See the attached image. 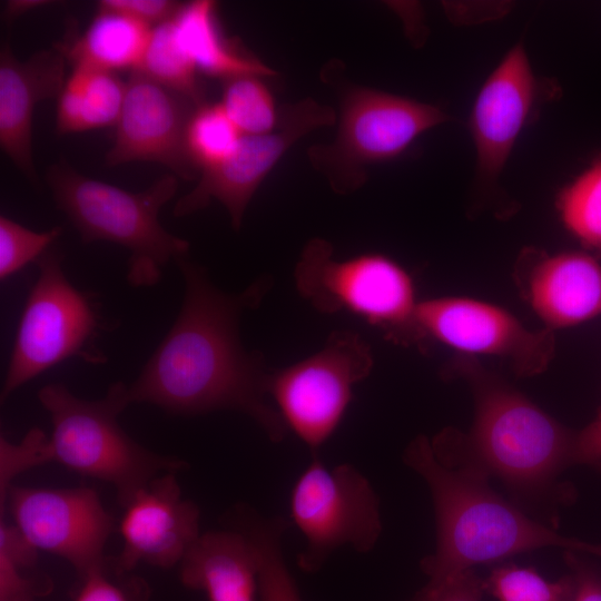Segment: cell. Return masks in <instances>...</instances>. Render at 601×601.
<instances>
[{
    "label": "cell",
    "instance_id": "6da1fadb",
    "mask_svg": "<svg viewBox=\"0 0 601 601\" xmlns=\"http://www.w3.org/2000/svg\"><path fill=\"white\" fill-rule=\"evenodd\" d=\"M184 279L178 316L128 386L130 404L148 403L176 415L235 410L250 416L272 442L287 427L269 402L264 356L248 352L239 335L242 313L259 305L270 282L238 294L220 290L188 256L175 262Z\"/></svg>",
    "mask_w": 601,
    "mask_h": 601
},
{
    "label": "cell",
    "instance_id": "7a4b0ae2",
    "mask_svg": "<svg viewBox=\"0 0 601 601\" xmlns=\"http://www.w3.org/2000/svg\"><path fill=\"white\" fill-rule=\"evenodd\" d=\"M404 461L425 480L434 503L436 549L421 562L430 583L544 546L601 556V545L566 538L528 518L487 485L483 471L440 460L425 436L408 444Z\"/></svg>",
    "mask_w": 601,
    "mask_h": 601
},
{
    "label": "cell",
    "instance_id": "3957f363",
    "mask_svg": "<svg viewBox=\"0 0 601 601\" xmlns=\"http://www.w3.org/2000/svg\"><path fill=\"white\" fill-rule=\"evenodd\" d=\"M47 181L57 207L66 214L82 243L110 242L130 253L127 280L147 287L160 280L169 262L188 256L189 243L166 230L159 213L176 194L174 174L132 193L89 178L63 159L51 165Z\"/></svg>",
    "mask_w": 601,
    "mask_h": 601
},
{
    "label": "cell",
    "instance_id": "277c9868",
    "mask_svg": "<svg viewBox=\"0 0 601 601\" xmlns=\"http://www.w3.org/2000/svg\"><path fill=\"white\" fill-rule=\"evenodd\" d=\"M38 398L52 424L47 462L109 483L121 506L151 479L188 466L184 460L146 449L124 431L118 416L130 403L122 382L93 401L78 397L60 383L45 385Z\"/></svg>",
    "mask_w": 601,
    "mask_h": 601
},
{
    "label": "cell",
    "instance_id": "5b68a950",
    "mask_svg": "<svg viewBox=\"0 0 601 601\" xmlns=\"http://www.w3.org/2000/svg\"><path fill=\"white\" fill-rule=\"evenodd\" d=\"M475 398L470 447L472 464L504 481L534 487L571 462L573 435L508 384L467 367Z\"/></svg>",
    "mask_w": 601,
    "mask_h": 601
},
{
    "label": "cell",
    "instance_id": "8992f818",
    "mask_svg": "<svg viewBox=\"0 0 601 601\" xmlns=\"http://www.w3.org/2000/svg\"><path fill=\"white\" fill-rule=\"evenodd\" d=\"M294 277L300 296L321 313H351L396 342L421 338L414 322L420 302L414 280L386 255L338 259L331 243L313 238L302 250Z\"/></svg>",
    "mask_w": 601,
    "mask_h": 601
},
{
    "label": "cell",
    "instance_id": "52a82bcc",
    "mask_svg": "<svg viewBox=\"0 0 601 601\" xmlns=\"http://www.w3.org/2000/svg\"><path fill=\"white\" fill-rule=\"evenodd\" d=\"M447 119L430 104L349 87L342 96L336 138L313 146L308 158L335 193H353L365 183L368 165L398 157L418 136Z\"/></svg>",
    "mask_w": 601,
    "mask_h": 601
},
{
    "label": "cell",
    "instance_id": "ba28073f",
    "mask_svg": "<svg viewBox=\"0 0 601 601\" xmlns=\"http://www.w3.org/2000/svg\"><path fill=\"white\" fill-rule=\"evenodd\" d=\"M38 275L26 299L1 387V403L55 365L81 357L102 362L92 347L99 319L87 295L62 268V256L47 250L37 262Z\"/></svg>",
    "mask_w": 601,
    "mask_h": 601
},
{
    "label": "cell",
    "instance_id": "9c48e42d",
    "mask_svg": "<svg viewBox=\"0 0 601 601\" xmlns=\"http://www.w3.org/2000/svg\"><path fill=\"white\" fill-rule=\"evenodd\" d=\"M372 367L371 347L359 334L335 331L318 352L269 372L266 392L287 430L314 455L341 424L354 386Z\"/></svg>",
    "mask_w": 601,
    "mask_h": 601
},
{
    "label": "cell",
    "instance_id": "30bf717a",
    "mask_svg": "<svg viewBox=\"0 0 601 601\" xmlns=\"http://www.w3.org/2000/svg\"><path fill=\"white\" fill-rule=\"evenodd\" d=\"M289 510L306 540L297 565L307 573L317 572L343 545L372 551L382 532L380 501L370 481L348 463L326 467L318 454L295 482Z\"/></svg>",
    "mask_w": 601,
    "mask_h": 601
},
{
    "label": "cell",
    "instance_id": "8fae6325",
    "mask_svg": "<svg viewBox=\"0 0 601 601\" xmlns=\"http://www.w3.org/2000/svg\"><path fill=\"white\" fill-rule=\"evenodd\" d=\"M335 119L331 107L312 98L286 106L274 131L242 136L227 158L203 169L195 187L176 203L174 215L188 216L216 199L226 208L233 228L238 230L254 194L282 156L298 139L333 125Z\"/></svg>",
    "mask_w": 601,
    "mask_h": 601
},
{
    "label": "cell",
    "instance_id": "7c38bea8",
    "mask_svg": "<svg viewBox=\"0 0 601 601\" xmlns=\"http://www.w3.org/2000/svg\"><path fill=\"white\" fill-rule=\"evenodd\" d=\"M414 322L420 337L465 354L502 358L524 376L542 373L554 354L551 329L531 331L504 308L474 298L420 300Z\"/></svg>",
    "mask_w": 601,
    "mask_h": 601
},
{
    "label": "cell",
    "instance_id": "4fadbf2b",
    "mask_svg": "<svg viewBox=\"0 0 601 601\" xmlns=\"http://www.w3.org/2000/svg\"><path fill=\"white\" fill-rule=\"evenodd\" d=\"M6 501L12 523L27 541L69 562L78 575L106 561L115 521L91 487L11 485Z\"/></svg>",
    "mask_w": 601,
    "mask_h": 601
},
{
    "label": "cell",
    "instance_id": "5bb4252c",
    "mask_svg": "<svg viewBox=\"0 0 601 601\" xmlns=\"http://www.w3.org/2000/svg\"><path fill=\"white\" fill-rule=\"evenodd\" d=\"M199 105L140 71H131L106 165L154 161L185 180H197L199 170L187 149V128Z\"/></svg>",
    "mask_w": 601,
    "mask_h": 601
},
{
    "label": "cell",
    "instance_id": "9a60e30c",
    "mask_svg": "<svg viewBox=\"0 0 601 601\" xmlns=\"http://www.w3.org/2000/svg\"><path fill=\"white\" fill-rule=\"evenodd\" d=\"M176 474L151 479L122 506V549L114 558L121 570L130 572L140 563L164 570L179 565L201 534L200 510L183 497Z\"/></svg>",
    "mask_w": 601,
    "mask_h": 601
},
{
    "label": "cell",
    "instance_id": "2e32d148",
    "mask_svg": "<svg viewBox=\"0 0 601 601\" xmlns=\"http://www.w3.org/2000/svg\"><path fill=\"white\" fill-rule=\"evenodd\" d=\"M538 93L526 50L519 42L485 79L470 115L476 174L482 180L497 179L530 119Z\"/></svg>",
    "mask_w": 601,
    "mask_h": 601
},
{
    "label": "cell",
    "instance_id": "e0dca14e",
    "mask_svg": "<svg viewBox=\"0 0 601 601\" xmlns=\"http://www.w3.org/2000/svg\"><path fill=\"white\" fill-rule=\"evenodd\" d=\"M65 53L58 45L20 61L8 43L0 51V146L37 183L32 159V115L36 106L60 95L66 82Z\"/></svg>",
    "mask_w": 601,
    "mask_h": 601
},
{
    "label": "cell",
    "instance_id": "ac0fdd59",
    "mask_svg": "<svg viewBox=\"0 0 601 601\" xmlns=\"http://www.w3.org/2000/svg\"><path fill=\"white\" fill-rule=\"evenodd\" d=\"M526 294L545 328H565L601 315V264L583 252H563L538 259Z\"/></svg>",
    "mask_w": 601,
    "mask_h": 601
},
{
    "label": "cell",
    "instance_id": "d6986e66",
    "mask_svg": "<svg viewBox=\"0 0 601 601\" xmlns=\"http://www.w3.org/2000/svg\"><path fill=\"white\" fill-rule=\"evenodd\" d=\"M178 566L181 584L203 591L207 601H256L259 597L257 554L237 529L201 533Z\"/></svg>",
    "mask_w": 601,
    "mask_h": 601
},
{
    "label": "cell",
    "instance_id": "ffe728a7",
    "mask_svg": "<svg viewBox=\"0 0 601 601\" xmlns=\"http://www.w3.org/2000/svg\"><path fill=\"white\" fill-rule=\"evenodd\" d=\"M216 2L183 3L171 18L176 41L198 73L223 81L239 76H272L274 70L226 38L219 27Z\"/></svg>",
    "mask_w": 601,
    "mask_h": 601
},
{
    "label": "cell",
    "instance_id": "44dd1931",
    "mask_svg": "<svg viewBox=\"0 0 601 601\" xmlns=\"http://www.w3.org/2000/svg\"><path fill=\"white\" fill-rule=\"evenodd\" d=\"M151 27L125 14L97 11L81 36L57 43L72 67H89L111 72L138 68Z\"/></svg>",
    "mask_w": 601,
    "mask_h": 601
},
{
    "label": "cell",
    "instance_id": "7402d4cb",
    "mask_svg": "<svg viewBox=\"0 0 601 601\" xmlns=\"http://www.w3.org/2000/svg\"><path fill=\"white\" fill-rule=\"evenodd\" d=\"M125 93L126 82L117 72L72 67L58 96L57 132L67 135L116 126Z\"/></svg>",
    "mask_w": 601,
    "mask_h": 601
},
{
    "label": "cell",
    "instance_id": "603a6c76",
    "mask_svg": "<svg viewBox=\"0 0 601 601\" xmlns=\"http://www.w3.org/2000/svg\"><path fill=\"white\" fill-rule=\"evenodd\" d=\"M288 524L283 516L260 518L245 508L235 513L234 529L247 535L257 554L260 601H303L282 550Z\"/></svg>",
    "mask_w": 601,
    "mask_h": 601
},
{
    "label": "cell",
    "instance_id": "cb8c5ba5",
    "mask_svg": "<svg viewBox=\"0 0 601 601\" xmlns=\"http://www.w3.org/2000/svg\"><path fill=\"white\" fill-rule=\"evenodd\" d=\"M137 71L203 104L198 72L179 48L171 19L154 26Z\"/></svg>",
    "mask_w": 601,
    "mask_h": 601
},
{
    "label": "cell",
    "instance_id": "d4e9b609",
    "mask_svg": "<svg viewBox=\"0 0 601 601\" xmlns=\"http://www.w3.org/2000/svg\"><path fill=\"white\" fill-rule=\"evenodd\" d=\"M556 208L563 225L578 240L601 249V159L560 191Z\"/></svg>",
    "mask_w": 601,
    "mask_h": 601
},
{
    "label": "cell",
    "instance_id": "484cf974",
    "mask_svg": "<svg viewBox=\"0 0 601 601\" xmlns=\"http://www.w3.org/2000/svg\"><path fill=\"white\" fill-rule=\"evenodd\" d=\"M259 76H239L224 81L219 105L243 136L274 131L280 119L275 100Z\"/></svg>",
    "mask_w": 601,
    "mask_h": 601
},
{
    "label": "cell",
    "instance_id": "4316f807",
    "mask_svg": "<svg viewBox=\"0 0 601 601\" xmlns=\"http://www.w3.org/2000/svg\"><path fill=\"white\" fill-rule=\"evenodd\" d=\"M242 136L219 102L200 104L187 128V149L199 174L227 158Z\"/></svg>",
    "mask_w": 601,
    "mask_h": 601
},
{
    "label": "cell",
    "instance_id": "83f0119b",
    "mask_svg": "<svg viewBox=\"0 0 601 601\" xmlns=\"http://www.w3.org/2000/svg\"><path fill=\"white\" fill-rule=\"evenodd\" d=\"M487 590L497 601H573V574L549 581L533 568L505 564L492 571L486 581Z\"/></svg>",
    "mask_w": 601,
    "mask_h": 601
},
{
    "label": "cell",
    "instance_id": "f1b7e54d",
    "mask_svg": "<svg viewBox=\"0 0 601 601\" xmlns=\"http://www.w3.org/2000/svg\"><path fill=\"white\" fill-rule=\"evenodd\" d=\"M71 601H151L148 582L121 570L114 558L79 575Z\"/></svg>",
    "mask_w": 601,
    "mask_h": 601
},
{
    "label": "cell",
    "instance_id": "f546056e",
    "mask_svg": "<svg viewBox=\"0 0 601 601\" xmlns=\"http://www.w3.org/2000/svg\"><path fill=\"white\" fill-rule=\"evenodd\" d=\"M61 227L35 231L21 224L0 217V279L3 282L27 264L37 262L61 235Z\"/></svg>",
    "mask_w": 601,
    "mask_h": 601
},
{
    "label": "cell",
    "instance_id": "4dcf8cb0",
    "mask_svg": "<svg viewBox=\"0 0 601 601\" xmlns=\"http://www.w3.org/2000/svg\"><path fill=\"white\" fill-rule=\"evenodd\" d=\"M48 435L40 428H31L19 443L0 437V500L1 506L11 480L31 467L47 463Z\"/></svg>",
    "mask_w": 601,
    "mask_h": 601
},
{
    "label": "cell",
    "instance_id": "1f68e13d",
    "mask_svg": "<svg viewBox=\"0 0 601 601\" xmlns=\"http://www.w3.org/2000/svg\"><path fill=\"white\" fill-rule=\"evenodd\" d=\"M484 590V581L467 569L442 582H427L410 601H481Z\"/></svg>",
    "mask_w": 601,
    "mask_h": 601
},
{
    "label": "cell",
    "instance_id": "d6a6232c",
    "mask_svg": "<svg viewBox=\"0 0 601 601\" xmlns=\"http://www.w3.org/2000/svg\"><path fill=\"white\" fill-rule=\"evenodd\" d=\"M183 3L171 0H100L98 11H112L148 26L171 19Z\"/></svg>",
    "mask_w": 601,
    "mask_h": 601
},
{
    "label": "cell",
    "instance_id": "836d02e7",
    "mask_svg": "<svg viewBox=\"0 0 601 601\" xmlns=\"http://www.w3.org/2000/svg\"><path fill=\"white\" fill-rule=\"evenodd\" d=\"M38 552L13 523L1 520L0 558L7 559L21 570H26L35 566Z\"/></svg>",
    "mask_w": 601,
    "mask_h": 601
},
{
    "label": "cell",
    "instance_id": "e575fe53",
    "mask_svg": "<svg viewBox=\"0 0 601 601\" xmlns=\"http://www.w3.org/2000/svg\"><path fill=\"white\" fill-rule=\"evenodd\" d=\"M571 462L601 466V412L573 436Z\"/></svg>",
    "mask_w": 601,
    "mask_h": 601
},
{
    "label": "cell",
    "instance_id": "d590c367",
    "mask_svg": "<svg viewBox=\"0 0 601 601\" xmlns=\"http://www.w3.org/2000/svg\"><path fill=\"white\" fill-rule=\"evenodd\" d=\"M575 580L573 601H601V577L569 555Z\"/></svg>",
    "mask_w": 601,
    "mask_h": 601
},
{
    "label": "cell",
    "instance_id": "8d00e7d4",
    "mask_svg": "<svg viewBox=\"0 0 601 601\" xmlns=\"http://www.w3.org/2000/svg\"><path fill=\"white\" fill-rule=\"evenodd\" d=\"M52 3L47 0H11L6 4L4 17L7 20H13L17 17L35 10L40 7H45Z\"/></svg>",
    "mask_w": 601,
    "mask_h": 601
},
{
    "label": "cell",
    "instance_id": "74e56055",
    "mask_svg": "<svg viewBox=\"0 0 601 601\" xmlns=\"http://www.w3.org/2000/svg\"><path fill=\"white\" fill-rule=\"evenodd\" d=\"M4 601H35V598H32V597H18V598L8 599V600H4Z\"/></svg>",
    "mask_w": 601,
    "mask_h": 601
}]
</instances>
